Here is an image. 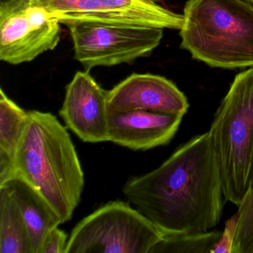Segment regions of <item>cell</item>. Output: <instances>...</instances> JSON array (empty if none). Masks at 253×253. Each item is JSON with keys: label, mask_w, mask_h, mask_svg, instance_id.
Masks as SVG:
<instances>
[{"label": "cell", "mask_w": 253, "mask_h": 253, "mask_svg": "<svg viewBox=\"0 0 253 253\" xmlns=\"http://www.w3.org/2000/svg\"><path fill=\"white\" fill-rule=\"evenodd\" d=\"M108 93L88 72H78L66 86L60 115L66 128L85 143L109 141Z\"/></svg>", "instance_id": "obj_9"}, {"label": "cell", "mask_w": 253, "mask_h": 253, "mask_svg": "<svg viewBox=\"0 0 253 253\" xmlns=\"http://www.w3.org/2000/svg\"><path fill=\"white\" fill-rule=\"evenodd\" d=\"M51 17L67 25L91 21L180 30L183 16L157 0H33Z\"/></svg>", "instance_id": "obj_8"}, {"label": "cell", "mask_w": 253, "mask_h": 253, "mask_svg": "<svg viewBox=\"0 0 253 253\" xmlns=\"http://www.w3.org/2000/svg\"><path fill=\"white\" fill-rule=\"evenodd\" d=\"M181 47L211 67H253V5L246 0H189Z\"/></svg>", "instance_id": "obj_3"}, {"label": "cell", "mask_w": 253, "mask_h": 253, "mask_svg": "<svg viewBox=\"0 0 253 253\" xmlns=\"http://www.w3.org/2000/svg\"><path fill=\"white\" fill-rule=\"evenodd\" d=\"M75 58L86 69L131 63L159 45L164 29L150 26L84 21L67 25Z\"/></svg>", "instance_id": "obj_6"}, {"label": "cell", "mask_w": 253, "mask_h": 253, "mask_svg": "<svg viewBox=\"0 0 253 253\" xmlns=\"http://www.w3.org/2000/svg\"><path fill=\"white\" fill-rule=\"evenodd\" d=\"M60 23L33 0L0 4V60L11 65L32 61L60 41Z\"/></svg>", "instance_id": "obj_7"}, {"label": "cell", "mask_w": 253, "mask_h": 253, "mask_svg": "<svg viewBox=\"0 0 253 253\" xmlns=\"http://www.w3.org/2000/svg\"><path fill=\"white\" fill-rule=\"evenodd\" d=\"M238 218L236 212L226 222L224 230L221 232V235L214 245L211 253H232Z\"/></svg>", "instance_id": "obj_18"}, {"label": "cell", "mask_w": 253, "mask_h": 253, "mask_svg": "<svg viewBox=\"0 0 253 253\" xmlns=\"http://www.w3.org/2000/svg\"><path fill=\"white\" fill-rule=\"evenodd\" d=\"M208 131L225 200L238 207L253 186V67L236 75Z\"/></svg>", "instance_id": "obj_4"}, {"label": "cell", "mask_w": 253, "mask_h": 253, "mask_svg": "<svg viewBox=\"0 0 253 253\" xmlns=\"http://www.w3.org/2000/svg\"><path fill=\"white\" fill-rule=\"evenodd\" d=\"M29 121V112L0 90V185L14 175V158Z\"/></svg>", "instance_id": "obj_13"}, {"label": "cell", "mask_w": 253, "mask_h": 253, "mask_svg": "<svg viewBox=\"0 0 253 253\" xmlns=\"http://www.w3.org/2000/svg\"><path fill=\"white\" fill-rule=\"evenodd\" d=\"M5 186L17 203L30 236L33 253H39L48 232L63 224L51 204L32 185L18 177L0 185Z\"/></svg>", "instance_id": "obj_12"}, {"label": "cell", "mask_w": 253, "mask_h": 253, "mask_svg": "<svg viewBox=\"0 0 253 253\" xmlns=\"http://www.w3.org/2000/svg\"><path fill=\"white\" fill-rule=\"evenodd\" d=\"M189 107L175 84L159 75L132 74L108 93L109 112L143 110L184 116Z\"/></svg>", "instance_id": "obj_10"}, {"label": "cell", "mask_w": 253, "mask_h": 253, "mask_svg": "<svg viewBox=\"0 0 253 253\" xmlns=\"http://www.w3.org/2000/svg\"><path fill=\"white\" fill-rule=\"evenodd\" d=\"M247 2H250V3L253 4V0H246Z\"/></svg>", "instance_id": "obj_19"}, {"label": "cell", "mask_w": 253, "mask_h": 253, "mask_svg": "<svg viewBox=\"0 0 253 253\" xmlns=\"http://www.w3.org/2000/svg\"><path fill=\"white\" fill-rule=\"evenodd\" d=\"M123 192L164 236L215 227L226 200L209 131L180 146L153 171L130 177Z\"/></svg>", "instance_id": "obj_1"}, {"label": "cell", "mask_w": 253, "mask_h": 253, "mask_svg": "<svg viewBox=\"0 0 253 253\" xmlns=\"http://www.w3.org/2000/svg\"><path fill=\"white\" fill-rule=\"evenodd\" d=\"M163 238L156 225L129 203L110 201L75 226L66 253H150Z\"/></svg>", "instance_id": "obj_5"}, {"label": "cell", "mask_w": 253, "mask_h": 253, "mask_svg": "<svg viewBox=\"0 0 253 253\" xmlns=\"http://www.w3.org/2000/svg\"><path fill=\"white\" fill-rule=\"evenodd\" d=\"M14 177L35 188L62 223L72 218L84 192V173L67 128L52 114L29 111L14 158Z\"/></svg>", "instance_id": "obj_2"}, {"label": "cell", "mask_w": 253, "mask_h": 253, "mask_svg": "<svg viewBox=\"0 0 253 253\" xmlns=\"http://www.w3.org/2000/svg\"><path fill=\"white\" fill-rule=\"evenodd\" d=\"M183 117L143 110L109 112V141L134 151L165 146L175 135Z\"/></svg>", "instance_id": "obj_11"}, {"label": "cell", "mask_w": 253, "mask_h": 253, "mask_svg": "<svg viewBox=\"0 0 253 253\" xmlns=\"http://www.w3.org/2000/svg\"><path fill=\"white\" fill-rule=\"evenodd\" d=\"M220 235L218 231L164 235L150 253H211Z\"/></svg>", "instance_id": "obj_15"}, {"label": "cell", "mask_w": 253, "mask_h": 253, "mask_svg": "<svg viewBox=\"0 0 253 253\" xmlns=\"http://www.w3.org/2000/svg\"><path fill=\"white\" fill-rule=\"evenodd\" d=\"M238 208L232 253H253V186Z\"/></svg>", "instance_id": "obj_16"}, {"label": "cell", "mask_w": 253, "mask_h": 253, "mask_svg": "<svg viewBox=\"0 0 253 253\" xmlns=\"http://www.w3.org/2000/svg\"><path fill=\"white\" fill-rule=\"evenodd\" d=\"M69 238L58 226L54 228L44 238L39 253H66Z\"/></svg>", "instance_id": "obj_17"}, {"label": "cell", "mask_w": 253, "mask_h": 253, "mask_svg": "<svg viewBox=\"0 0 253 253\" xmlns=\"http://www.w3.org/2000/svg\"><path fill=\"white\" fill-rule=\"evenodd\" d=\"M0 253H33L24 219L5 186H0Z\"/></svg>", "instance_id": "obj_14"}]
</instances>
